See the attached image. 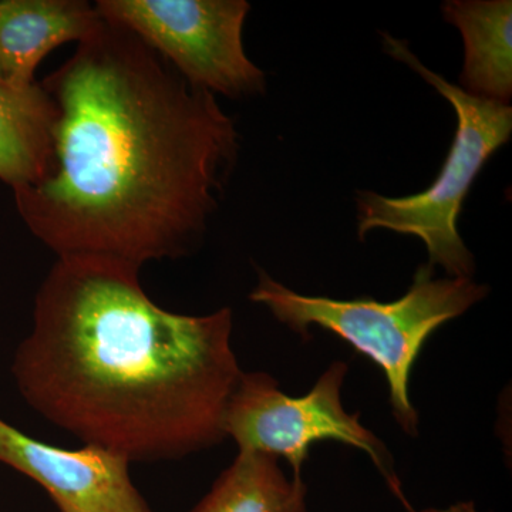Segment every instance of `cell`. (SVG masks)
<instances>
[{
    "instance_id": "6da1fadb",
    "label": "cell",
    "mask_w": 512,
    "mask_h": 512,
    "mask_svg": "<svg viewBox=\"0 0 512 512\" xmlns=\"http://www.w3.org/2000/svg\"><path fill=\"white\" fill-rule=\"evenodd\" d=\"M42 84L57 109L52 171L13 191L33 237L57 258L140 268L194 251L238 156L215 94L103 18Z\"/></svg>"
},
{
    "instance_id": "7a4b0ae2",
    "label": "cell",
    "mask_w": 512,
    "mask_h": 512,
    "mask_svg": "<svg viewBox=\"0 0 512 512\" xmlns=\"http://www.w3.org/2000/svg\"><path fill=\"white\" fill-rule=\"evenodd\" d=\"M140 271L101 256L57 258L12 365L37 414L130 464L180 460L227 439L225 409L242 375L231 309L167 311Z\"/></svg>"
},
{
    "instance_id": "3957f363",
    "label": "cell",
    "mask_w": 512,
    "mask_h": 512,
    "mask_svg": "<svg viewBox=\"0 0 512 512\" xmlns=\"http://www.w3.org/2000/svg\"><path fill=\"white\" fill-rule=\"evenodd\" d=\"M487 286L471 278H434V269L420 266L413 284L393 302L375 299L339 301L296 293L259 271L252 302L264 305L279 322L309 338L311 326L329 330L369 357L386 375L394 419L417 436L419 413L409 397L410 373L434 330L458 318L487 296Z\"/></svg>"
},
{
    "instance_id": "277c9868",
    "label": "cell",
    "mask_w": 512,
    "mask_h": 512,
    "mask_svg": "<svg viewBox=\"0 0 512 512\" xmlns=\"http://www.w3.org/2000/svg\"><path fill=\"white\" fill-rule=\"evenodd\" d=\"M384 49L412 67L453 106L457 131L440 174L427 190L403 198L376 192L357 195V234L373 229L420 238L429 252V266L440 265L451 278H471L473 254L458 234L457 221L471 185L488 158L511 137L512 109L508 104L480 99L431 72L402 40L383 33Z\"/></svg>"
},
{
    "instance_id": "5b68a950",
    "label": "cell",
    "mask_w": 512,
    "mask_h": 512,
    "mask_svg": "<svg viewBox=\"0 0 512 512\" xmlns=\"http://www.w3.org/2000/svg\"><path fill=\"white\" fill-rule=\"evenodd\" d=\"M348 370L345 362H333L311 392L301 397L282 392L266 373L242 372L225 409V436L235 440L239 451L284 457L295 478H302L312 444L336 441L359 448L403 498L383 441L360 423L359 414H349L343 407L340 393Z\"/></svg>"
},
{
    "instance_id": "8992f818",
    "label": "cell",
    "mask_w": 512,
    "mask_h": 512,
    "mask_svg": "<svg viewBox=\"0 0 512 512\" xmlns=\"http://www.w3.org/2000/svg\"><path fill=\"white\" fill-rule=\"evenodd\" d=\"M101 18L140 37L191 86L229 99L264 93L265 73L245 53V0H99Z\"/></svg>"
},
{
    "instance_id": "52a82bcc",
    "label": "cell",
    "mask_w": 512,
    "mask_h": 512,
    "mask_svg": "<svg viewBox=\"0 0 512 512\" xmlns=\"http://www.w3.org/2000/svg\"><path fill=\"white\" fill-rule=\"evenodd\" d=\"M0 463L45 488L62 512H153L131 481L126 458L96 446H50L2 417Z\"/></svg>"
},
{
    "instance_id": "ba28073f",
    "label": "cell",
    "mask_w": 512,
    "mask_h": 512,
    "mask_svg": "<svg viewBox=\"0 0 512 512\" xmlns=\"http://www.w3.org/2000/svg\"><path fill=\"white\" fill-rule=\"evenodd\" d=\"M100 23L96 6L86 0H0V80L32 86L49 53L82 42Z\"/></svg>"
},
{
    "instance_id": "9c48e42d",
    "label": "cell",
    "mask_w": 512,
    "mask_h": 512,
    "mask_svg": "<svg viewBox=\"0 0 512 512\" xmlns=\"http://www.w3.org/2000/svg\"><path fill=\"white\" fill-rule=\"evenodd\" d=\"M444 18L464 40V92L507 104L512 94L511 0H451Z\"/></svg>"
},
{
    "instance_id": "30bf717a",
    "label": "cell",
    "mask_w": 512,
    "mask_h": 512,
    "mask_svg": "<svg viewBox=\"0 0 512 512\" xmlns=\"http://www.w3.org/2000/svg\"><path fill=\"white\" fill-rule=\"evenodd\" d=\"M56 117L55 101L42 83L20 89L0 80V181L12 191L52 171Z\"/></svg>"
},
{
    "instance_id": "8fae6325",
    "label": "cell",
    "mask_w": 512,
    "mask_h": 512,
    "mask_svg": "<svg viewBox=\"0 0 512 512\" xmlns=\"http://www.w3.org/2000/svg\"><path fill=\"white\" fill-rule=\"evenodd\" d=\"M302 478H288L278 458L239 451L191 512H306Z\"/></svg>"
},
{
    "instance_id": "7c38bea8",
    "label": "cell",
    "mask_w": 512,
    "mask_h": 512,
    "mask_svg": "<svg viewBox=\"0 0 512 512\" xmlns=\"http://www.w3.org/2000/svg\"><path fill=\"white\" fill-rule=\"evenodd\" d=\"M419 512H478L476 504L473 501H464V503H457L447 508H426Z\"/></svg>"
}]
</instances>
